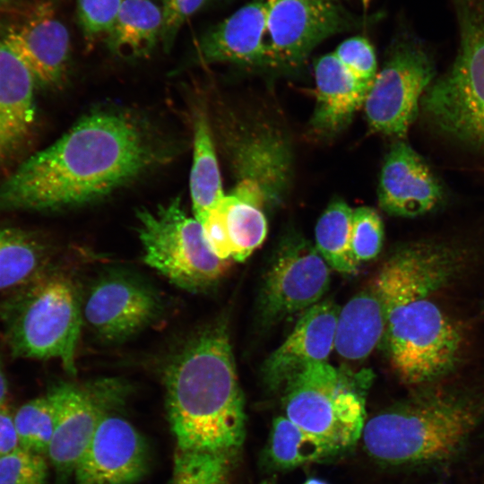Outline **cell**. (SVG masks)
<instances>
[{"label":"cell","instance_id":"74e56055","mask_svg":"<svg viewBox=\"0 0 484 484\" xmlns=\"http://www.w3.org/2000/svg\"><path fill=\"white\" fill-rule=\"evenodd\" d=\"M14 0H0V7L11 4Z\"/></svg>","mask_w":484,"mask_h":484},{"label":"cell","instance_id":"8992f818","mask_svg":"<svg viewBox=\"0 0 484 484\" xmlns=\"http://www.w3.org/2000/svg\"><path fill=\"white\" fill-rule=\"evenodd\" d=\"M459 33L451 66L423 94L419 108L442 136L484 154V0H453Z\"/></svg>","mask_w":484,"mask_h":484},{"label":"cell","instance_id":"d6a6232c","mask_svg":"<svg viewBox=\"0 0 484 484\" xmlns=\"http://www.w3.org/2000/svg\"><path fill=\"white\" fill-rule=\"evenodd\" d=\"M124 0H76L80 26L89 41L106 37Z\"/></svg>","mask_w":484,"mask_h":484},{"label":"cell","instance_id":"603a6c76","mask_svg":"<svg viewBox=\"0 0 484 484\" xmlns=\"http://www.w3.org/2000/svg\"><path fill=\"white\" fill-rule=\"evenodd\" d=\"M161 28V9L152 0H124L105 39L118 56H146L160 40Z\"/></svg>","mask_w":484,"mask_h":484},{"label":"cell","instance_id":"ffe728a7","mask_svg":"<svg viewBox=\"0 0 484 484\" xmlns=\"http://www.w3.org/2000/svg\"><path fill=\"white\" fill-rule=\"evenodd\" d=\"M36 85L29 69L0 40V165L13 159L32 134Z\"/></svg>","mask_w":484,"mask_h":484},{"label":"cell","instance_id":"7c38bea8","mask_svg":"<svg viewBox=\"0 0 484 484\" xmlns=\"http://www.w3.org/2000/svg\"><path fill=\"white\" fill-rule=\"evenodd\" d=\"M330 267L315 246L298 234L281 242L264 276L261 309L268 322L287 319L321 301Z\"/></svg>","mask_w":484,"mask_h":484},{"label":"cell","instance_id":"60d3db41","mask_svg":"<svg viewBox=\"0 0 484 484\" xmlns=\"http://www.w3.org/2000/svg\"><path fill=\"white\" fill-rule=\"evenodd\" d=\"M333 1H335V0H333Z\"/></svg>","mask_w":484,"mask_h":484},{"label":"cell","instance_id":"836d02e7","mask_svg":"<svg viewBox=\"0 0 484 484\" xmlns=\"http://www.w3.org/2000/svg\"><path fill=\"white\" fill-rule=\"evenodd\" d=\"M205 0H162V28L160 40L170 46L184 22L192 16Z\"/></svg>","mask_w":484,"mask_h":484},{"label":"cell","instance_id":"d590c367","mask_svg":"<svg viewBox=\"0 0 484 484\" xmlns=\"http://www.w3.org/2000/svg\"><path fill=\"white\" fill-rule=\"evenodd\" d=\"M8 385L4 372L2 360L0 358V407H4L7 400Z\"/></svg>","mask_w":484,"mask_h":484},{"label":"cell","instance_id":"1f68e13d","mask_svg":"<svg viewBox=\"0 0 484 484\" xmlns=\"http://www.w3.org/2000/svg\"><path fill=\"white\" fill-rule=\"evenodd\" d=\"M333 54L359 82L370 87L377 73V64L374 48L366 38H349Z\"/></svg>","mask_w":484,"mask_h":484},{"label":"cell","instance_id":"8fae6325","mask_svg":"<svg viewBox=\"0 0 484 484\" xmlns=\"http://www.w3.org/2000/svg\"><path fill=\"white\" fill-rule=\"evenodd\" d=\"M82 323L101 341L119 342L150 325L162 309L151 285L114 270L98 277L81 299Z\"/></svg>","mask_w":484,"mask_h":484},{"label":"cell","instance_id":"e0dca14e","mask_svg":"<svg viewBox=\"0 0 484 484\" xmlns=\"http://www.w3.org/2000/svg\"><path fill=\"white\" fill-rule=\"evenodd\" d=\"M378 202L388 214L416 217L436 210L445 201V189L427 162L407 143L397 141L382 166Z\"/></svg>","mask_w":484,"mask_h":484},{"label":"cell","instance_id":"f546056e","mask_svg":"<svg viewBox=\"0 0 484 484\" xmlns=\"http://www.w3.org/2000/svg\"><path fill=\"white\" fill-rule=\"evenodd\" d=\"M383 238V222L373 208L359 207L353 210L351 250L359 263L377 256L382 248Z\"/></svg>","mask_w":484,"mask_h":484},{"label":"cell","instance_id":"30bf717a","mask_svg":"<svg viewBox=\"0 0 484 484\" xmlns=\"http://www.w3.org/2000/svg\"><path fill=\"white\" fill-rule=\"evenodd\" d=\"M125 391L113 380L83 385L61 382L48 390L56 423L47 456L60 481L73 474L101 419L121 403Z\"/></svg>","mask_w":484,"mask_h":484},{"label":"cell","instance_id":"2e32d148","mask_svg":"<svg viewBox=\"0 0 484 484\" xmlns=\"http://www.w3.org/2000/svg\"><path fill=\"white\" fill-rule=\"evenodd\" d=\"M0 40L31 73L36 84H58L66 71L70 56V35L51 3L36 4L25 16L7 25Z\"/></svg>","mask_w":484,"mask_h":484},{"label":"cell","instance_id":"f35d334b","mask_svg":"<svg viewBox=\"0 0 484 484\" xmlns=\"http://www.w3.org/2000/svg\"><path fill=\"white\" fill-rule=\"evenodd\" d=\"M370 1L371 0H361L362 4H363L365 9H367L368 7Z\"/></svg>","mask_w":484,"mask_h":484},{"label":"cell","instance_id":"7402d4cb","mask_svg":"<svg viewBox=\"0 0 484 484\" xmlns=\"http://www.w3.org/2000/svg\"><path fill=\"white\" fill-rule=\"evenodd\" d=\"M383 303L373 287L352 297L339 311L334 350L349 360L366 359L385 334Z\"/></svg>","mask_w":484,"mask_h":484},{"label":"cell","instance_id":"ac0fdd59","mask_svg":"<svg viewBox=\"0 0 484 484\" xmlns=\"http://www.w3.org/2000/svg\"><path fill=\"white\" fill-rule=\"evenodd\" d=\"M340 308L321 300L303 312L284 341L264 361L263 379L271 391H280L308 366L326 362L334 349Z\"/></svg>","mask_w":484,"mask_h":484},{"label":"cell","instance_id":"484cf974","mask_svg":"<svg viewBox=\"0 0 484 484\" xmlns=\"http://www.w3.org/2000/svg\"><path fill=\"white\" fill-rule=\"evenodd\" d=\"M211 210L223 225L233 261H245L265 239L267 220L260 207L229 194Z\"/></svg>","mask_w":484,"mask_h":484},{"label":"cell","instance_id":"52a82bcc","mask_svg":"<svg viewBox=\"0 0 484 484\" xmlns=\"http://www.w3.org/2000/svg\"><path fill=\"white\" fill-rule=\"evenodd\" d=\"M373 377L368 369H341L327 361L310 365L282 389L285 416L341 453L361 438Z\"/></svg>","mask_w":484,"mask_h":484},{"label":"cell","instance_id":"4fadbf2b","mask_svg":"<svg viewBox=\"0 0 484 484\" xmlns=\"http://www.w3.org/2000/svg\"><path fill=\"white\" fill-rule=\"evenodd\" d=\"M272 67H297L322 41L355 21L333 0H266Z\"/></svg>","mask_w":484,"mask_h":484},{"label":"cell","instance_id":"7a4b0ae2","mask_svg":"<svg viewBox=\"0 0 484 484\" xmlns=\"http://www.w3.org/2000/svg\"><path fill=\"white\" fill-rule=\"evenodd\" d=\"M161 155L152 134L133 116L90 113L0 185V212H48L91 202L139 176Z\"/></svg>","mask_w":484,"mask_h":484},{"label":"cell","instance_id":"6da1fadb","mask_svg":"<svg viewBox=\"0 0 484 484\" xmlns=\"http://www.w3.org/2000/svg\"><path fill=\"white\" fill-rule=\"evenodd\" d=\"M163 383L174 439L171 484H229L246 414L225 326H206L186 341Z\"/></svg>","mask_w":484,"mask_h":484},{"label":"cell","instance_id":"cb8c5ba5","mask_svg":"<svg viewBox=\"0 0 484 484\" xmlns=\"http://www.w3.org/2000/svg\"><path fill=\"white\" fill-rule=\"evenodd\" d=\"M50 250L27 230L0 227V290H14L49 270Z\"/></svg>","mask_w":484,"mask_h":484},{"label":"cell","instance_id":"9c48e42d","mask_svg":"<svg viewBox=\"0 0 484 484\" xmlns=\"http://www.w3.org/2000/svg\"><path fill=\"white\" fill-rule=\"evenodd\" d=\"M435 70L433 56L421 39L408 31L397 34L365 99L369 126L385 135L403 137Z\"/></svg>","mask_w":484,"mask_h":484},{"label":"cell","instance_id":"5b68a950","mask_svg":"<svg viewBox=\"0 0 484 484\" xmlns=\"http://www.w3.org/2000/svg\"><path fill=\"white\" fill-rule=\"evenodd\" d=\"M478 411L471 401L433 395L369 419L361 436L366 452L389 465L420 464L454 454L474 428Z\"/></svg>","mask_w":484,"mask_h":484},{"label":"cell","instance_id":"d4e9b609","mask_svg":"<svg viewBox=\"0 0 484 484\" xmlns=\"http://www.w3.org/2000/svg\"><path fill=\"white\" fill-rule=\"evenodd\" d=\"M190 194L194 217L198 220L225 196L212 130L203 110L196 111L194 119Z\"/></svg>","mask_w":484,"mask_h":484},{"label":"cell","instance_id":"4dcf8cb0","mask_svg":"<svg viewBox=\"0 0 484 484\" xmlns=\"http://www.w3.org/2000/svg\"><path fill=\"white\" fill-rule=\"evenodd\" d=\"M47 478L45 455L18 446L0 457V484H45Z\"/></svg>","mask_w":484,"mask_h":484},{"label":"cell","instance_id":"5bb4252c","mask_svg":"<svg viewBox=\"0 0 484 484\" xmlns=\"http://www.w3.org/2000/svg\"><path fill=\"white\" fill-rule=\"evenodd\" d=\"M232 161L238 181L255 189L265 207L280 204L292 177V152L289 139L264 117L250 118L232 139Z\"/></svg>","mask_w":484,"mask_h":484},{"label":"cell","instance_id":"e575fe53","mask_svg":"<svg viewBox=\"0 0 484 484\" xmlns=\"http://www.w3.org/2000/svg\"><path fill=\"white\" fill-rule=\"evenodd\" d=\"M19 446L13 423V416L6 407H0V457L9 454Z\"/></svg>","mask_w":484,"mask_h":484},{"label":"cell","instance_id":"ba28073f","mask_svg":"<svg viewBox=\"0 0 484 484\" xmlns=\"http://www.w3.org/2000/svg\"><path fill=\"white\" fill-rule=\"evenodd\" d=\"M143 261L177 287L202 292L218 283L233 260L218 257L207 244L202 224L174 199L137 212Z\"/></svg>","mask_w":484,"mask_h":484},{"label":"cell","instance_id":"4316f807","mask_svg":"<svg viewBox=\"0 0 484 484\" xmlns=\"http://www.w3.org/2000/svg\"><path fill=\"white\" fill-rule=\"evenodd\" d=\"M353 210L342 200L333 201L318 219L315 248L330 268L346 274L358 272L359 263L351 250Z\"/></svg>","mask_w":484,"mask_h":484},{"label":"cell","instance_id":"9a60e30c","mask_svg":"<svg viewBox=\"0 0 484 484\" xmlns=\"http://www.w3.org/2000/svg\"><path fill=\"white\" fill-rule=\"evenodd\" d=\"M112 411L101 419L74 468L76 484H134L147 473L150 453L144 437Z\"/></svg>","mask_w":484,"mask_h":484},{"label":"cell","instance_id":"277c9868","mask_svg":"<svg viewBox=\"0 0 484 484\" xmlns=\"http://www.w3.org/2000/svg\"><path fill=\"white\" fill-rule=\"evenodd\" d=\"M0 322L13 357L55 359L67 373L76 374L82 315L81 298L68 276L48 270L14 289L0 304Z\"/></svg>","mask_w":484,"mask_h":484},{"label":"cell","instance_id":"d6986e66","mask_svg":"<svg viewBox=\"0 0 484 484\" xmlns=\"http://www.w3.org/2000/svg\"><path fill=\"white\" fill-rule=\"evenodd\" d=\"M200 54L211 63L272 67L266 0H253L212 27L201 40Z\"/></svg>","mask_w":484,"mask_h":484},{"label":"cell","instance_id":"8d00e7d4","mask_svg":"<svg viewBox=\"0 0 484 484\" xmlns=\"http://www.w3.org/2000/svg\"><path fill=\"white\" fill-rule=\"evenodd\" d=\"M304 484H327L326 482L317 480V479H309Z\"/></svg>","mask_w":484,"mask_h":484},{"label":"cell","instance_id":"44dd1931","mask_svg":"<svg viewBox=\"0 0 484 484\" xmlns=\"http://www.w3.org/2000/svg\"><path fill=\"white\" fill-rule=\"evenodd\" d=\"M316 103L311 119L314 131L332 136L351 121L364 105L369 87L359 82L333 53L315 63Z\"/></svg>","mask_w":484,"mask_h":484},{"label":"cell","instance_id":"83f0119b","mask_svg":"<svg viewBox=\"0 0 484 484\" xmlns=\"http://www.w3.org/2000/svg\"><path fill=\"white\" fill-rule=\"evenodd\" d=\"M266 452L269 462L280 469L320 462L337 454L331 446L303 430L286 416L273 420Z\"/></svg>","mask_w":484,"mask_h":484},{"label":"cell","instance_id":"f1b7e54d","mask_svg":"<svg viewBox=\"0 0 484 484\" xmlns=\"http://www.w3.org/2000/svg\"><path fill=\"white\" fill-rule=\"evenodd\" d=\"M13 423L20 447L47 455L56 423L54 404L48 393L22 404L13 415Z\"/></svg>","mask_w":484,"mask_h":484},{"label":"cell","instance_id":"ab89813d","mask_svg":"<svg viewBox=\"0 0 484 484\" xmlns=\"http://www.w3.org/2000/svg\"><path fill=\"white\" fill-rule=\"evenodd\" d=\"M260 484H272V483L269 480H264Z\"/></svg>","mask_w":484,"mask_h":484},{"label":"cell","instance_id":"3957f363","mask_svg":"<svg viewBox=\"0 0 484 484\" xmlns=\"http://www.w3.org/2000/svg\"><path fill=\"white\" fill-rule=\"evenodd\" d=\"M460 255L442 244L411 245L383 264L372 284L385 308L391 364L406 384L430 382L458 360L462 332L435 294L458 271Z\"/></svg>","mask_w":484,"mask_h":484}]
</instances>
